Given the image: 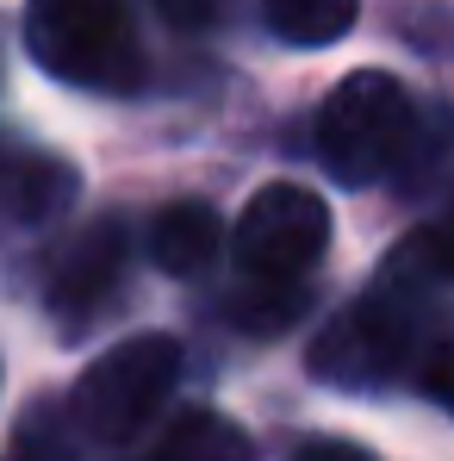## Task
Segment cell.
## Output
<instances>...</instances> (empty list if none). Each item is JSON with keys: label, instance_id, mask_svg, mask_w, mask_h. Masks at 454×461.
Returning <instances> with one entry per match:
<instances>
[{"label": "cell", "instance_id": "cell-1", "mask_svg": "<svg viewBox=\"0 0 454 461\" xmlns=\"http://www.w3.org/2000/svg\"><path fill=\"white\" fill-rule=\"evenodd\" d=\"M411 281H417V268L398 256L368 300L336 312L324 324V337L311 343V375L330 386H349V393L398 381L411 368V356H423V324H430V312L411 294Z\"/></svg>", "mask_w": 454, "mask_h": 461}, {"label": "cell", "instance_id": "cell-2", "mask_svg": "<svg viewBox=\"0 0 454 461\" xmlns=\"http://www.w3.org/2000/svg\"><path fill=\"white\" fill-rule=\"evenodd\" d=\"M25 50L38 69L69 87L125 94L144 76V44L131 0H31L25 6Z\"/></svg>", "mask_w": 454, "mask_h": 461}, {"label": "cell", "instance_id": "cell-3", "mask_svg": "<svg viewBox=\"0 0 454 461\" xmlns=\"http://www.w3.org/2000/svg\"><path fill=\"white\" fill-rule=\"evenodd\" d=\"M417 150V100L411 87L386 69H355L349 81L330 87L317 113V156L336 181L368 187L405 168Z\"/></svg>", "mask_w": 454, "mask_h": 461}, {"label": "cell", "instance_id": "cell-4", "mask_svg": "<svg viewBox=\"0 0 454 461\" xmlns=\"http://www.w3.org/2000/svg\"><path fill=\"white\" fill-rule=\"evenodd\" d=\"M181 381V343L174 337H125L106 356L87 362V375L69 393V418L93 443H131L138 430H150L156 411L168 405V393Z\"/></svg>", "mask_w": 454, "mask_h": 461}, {"label": "cell", "instance_id": "cell-5", "mask_svg": "<svg viewBox=\"0 0 454 461\" xmlns=\"http://www.w3.org/2000/svg\"><path fill=\"white\" fill-rule=\"evenodd\" d=\"M330 243V212L299 181H268L236 219V268L249 287H299Z\"/></svg>", "mask_w": 454, "mask_h": 461}, {"label": "cell", "instance_id": "cell-6", "mask_svg": "<svg viewBox=\"0 0 454 461\" xmlns=\"http://www.w3.org/2000/svg\"><path fill=\"white\" fill-rule=\"evenodd\" d=\"M125 281V225L119 219H93L87 230H76L57 256V275H50V306L57 318L81 330L93 312L106 306Z\"/></svg>", "mask_w": 454, "mask_h": 461}, {"label": "cell", "instance_id": "cell-7", "mask_svg": "<svg viewBox=\"0 0 454 461\" xmlns=\"http://www.w3.org/2000/svg\"><path fill=\"white\" fill-rule=\"evenodd\" d=\"M218 243H225V225H218V212L212 206H200V200H174V206H162L150 225V256L162 275H174V281H193V275H206L212 268V256H218Z\"/></svg>", "mask_w": 454, "mask_h": 461}, {"label": "cell", "instance_id": "cell-8", "mask_svg": "<svg viewBox=\"0 0 454 461\" xmlns=\"http://www.w3.org/2000/svg\"><path fill=\"white\" fill-rule=\"evenodd\" d=\"M76 168L63 156H0V206L25 225L57 219L76 200Z\"/></svg>", "mask_w": 454, "mask_h": 461}, {"label": "cell", "instance_id": "cell-9", "mask_svg": "<svg viewBox=\"0 0 454 461\" xmlns=\"http://www.w3.org/2000/svg\"><path fill=\"white\" fill-rule=\"evenodd\" d=\"M144 461H249V437L218 411H187L162 430V443Z\"/></svg>", "mask_w": 454, "mask_h": 461}, {"label": "cell", "instance_id": "cell-10", "mask_svg": "<svg viewBox=\"0 0 454 461\" xmlns=\"http://www.w3.org/2000/svg\"><path fill=\"white\" fill-rule=\"evenodd\" d=\"M355 6L361 0H262L274 38L287 44H336L355 25Z\"/></svg>", "mask_w": 454, "mask_h": 461}, {"label": "cell", "instance_id": "cell-11", "mask_svg": "<svg viewBox=\"0 0 454 461\" xmlns=\"http://www.w3.org/2000/svg\"><path fill=\"white\" fill-rule=\"evenodd\" d=\"M230 318L249 324V330H280V324L299 318V287H255L230 306Z\"/></svg>", "mask_w": 454, "mask_h": 461}, {"label": "cell", "instance_id": "cell-12", "mask_svg": "<svg viewBox=\"0 0 454 461\" xmlns=\"http://www.w3.org/2000/svg\"><path fill=\"white\" fill-rule=\"evenodd\" d=\"M405 256H411L430 281H454V206L430 230H417V237L405 243Z\"/></svg>", "mask_w": 454, "mask_h": 461}, {"label": "cell", "instance_id": "cell-13", "mask_svg": "<svg viewBox=\"0 0 454 461\" xmlns=\"http://www.w3.org/2000/svg\"><path fill=\"white\" fill-rule=\"evenodd\" d=\"M417 386L442 405V411H454V337L449 343H436L430 356H423V368H417Z\"/></svg>", "mask_w": 454, "mask_h": 461}, {"label": "cell", "instance_id": "cell-14", "mask_svg": "<svg viewBox=\"0 0 454 461\" xmlns=\"http://www.w3.org/2000/svg\"><path fill=\"white\" fill-rule=\"evenodd\" d=\"M162 13H168L174 25H187V32H200V25H212V19L225 13V0H162Z\"/></svg>", "mask_w": 454, "mask_h": 461}, {"label": "cell", "instance_id": "cell-15", "mask_svg": "<svg viewBox=\"0 0 454 461\" xmlns=\"http://www.w3.org/2000/svg\"><path fill=\"white\" fill-rule=\"evenodd\" d=\"M299 461H374L361 443H343V437H324V443H305Z\"/></svg>", "mask_w": 454, "mask_h": 461}]
</instances>
